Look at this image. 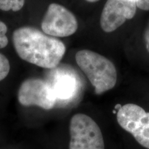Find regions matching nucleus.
<instances>
[{
    "label": "nucleus",
    "instance_id": "obj_10",
    "mask_svg": "<svg viewBox=\"0 0 149 149\" xmlns=\"http://www.w3.org/2000/svg\"><path fill=\"white\" fill-rule=\"evenodd\" d=\"M10 66L7 57L0 53V81L4 79L10 72Z\"/></svg>",
    "mask_w": 149,
    "mask_h": 149
},
{
    "label": "nucleus",
    "instance_id": "obj_4",
    "mask_svg": "<svg viewBox=\"0 0 149 149\" xmlns=\"http://www.w3.org/2000/svg\"><path fill=\"white\" fill-rule=\"evenodd\" d=\"M117 120L141 146L149 149V112L137 104H127L118 110Z\"/></svg>",
    "mask_w": 149,
    "mask_h": 149
},
{
    "label": "nucleus",
    "instance_id": "obj_12",
    "mask_svg": "<svg viewBox=\"0 0 149 149\" xmlns=\"http://www.w3.org/2000/svg\"><path fill=\"white\" fill-rule=\"evenodd\" d=\"M136 4L141 10H149V0H136Z\"/></svg>",
    "mask_w": 149,
    "mask_h": 149
},
{
    "label": "nucleus",
    "instance_id": "obj_14",
    "mask_svg": "<svg viewBox=\"0 0 149 149\" xmlns=\"http://www.w3.org/2000/svg\"><path fill=\"white\" fill-rule=\"evenodd\" d=\"M88 2H91V3H94V2H97V1H100V0H86Z\"/></svg>",
    "mask_w": 149,
    "mask_h": 149
},
{
    "label": "nucleus",
    "instance_id": "obj_3",
    "mask_svg": "<svg viewBox=\"0 0 149 149\" xmlns=\"http://www.w3.org/2000/svg\"><path fill=\"white\" fill-rule=\"evenodd\" d=\"M69 149H105L97 124L88 115L78 113L70 122Z\"/></svg>",
    "mask_w": 149,
    "mask_h": 149
},
{
    "label": "nucleus",
    "instance_id": "obj_11",
    "mask_svg": "<svg viewBox=\"0 0 149 149\" xmlns=\"http://www.w3.org/2000/svg\"><path fill=\"white\" fill-rule=\"evenodd\" d=\"M7 31H8V29H7L6 25L3 22L0 21V49L5 48L8 44V37L6 35Z\"/></svg>",
    "mask_w": 149,
    "mask_h": 149
},
{
    "label": "nucleus",
    "instance_id": "obj_8",
    "mask_svg": "<svg viewBox=\"0 0 149 149\" xmlns=\"http://www.w3.org/2000/svg\"><path fill=\"white\" fill-rule=\"evenodd\" d=\"M51 85L57 98V104H66L71 102L77 94V81L75 78L70 75L62 74L57 76Z\"/></svg>",
    "mask_w": 149,
    "mask_h": 149
},
{
    "label": "nucleus",
    "instance_id": "obj_9",
    "mask_svg": "<svg viewBox=\"0 0 149 149\" xmlns=\"http://www.w3.org/2000/svg\"><path fill=\"white\" fill-rule=\"evenodd\" d=\"M25 0H0V10L16 12L23 8Z\"/></svg>",
    "mask_w": 149,
    "mask_h": 149
},
{
    "label": "nucleus",
    "instance_id": "obj_6",
    "mask_svg": "<svg viewBox=\"0 0 149 149\" xmlns=\"http://www.w3.org/2000/svg\"><path fill=\"white\" fill-rule=\"evenodd\" d=\"M44 33L52 37H65L73 35L78 29L77 20L73 13L62 5H49L42 22Z\"/></svg>",
    "mask_w": 149,
    "mask_h": 149
},
{
    "label": "nucleus",
    "instance_id": "obj_13",
    "mask_svg": "<svg viewBox=\"0 0 149 149\" xmlns=\"http://www.w3.org/2000/svg\"><path fill=\"white\" fill-rule=\"evenodd\" d=\"M144 40L145 42V45H146V50L149 52V22L147 24L146 29L144 30Z\"/></svg>",
    "mask_w": 149,
    "mask_h": 149
},
{
    "label": "nucleus",
    "instance_id": "obj_5",
    "mask_svg": "<svg viewBox=\"0 0 149 149\" xmlns=\"http://www.w3.org/2000/svg\"><path fill=\"white\" fill-rule=\"evenodd\" d=\"M17 97L19 102L24 107L36 106L50 110L57 104L51 84L38 78H30L24 81L18 91Z\"/></svg>",
    "mask_w": 149,
    "mask_h": 149
},
{
    "label": "nucleus",
    "instance_id": "obj_1",
    "mask_svg": "<svg viewBox=\"0 0 149 149\" xmlns=\"http://www.w3.org/2000/svg\"><path fill=\"white\" fill-rule=\"evenodd\" d=\"M13 41L20 58L42 68H55L66 53V46L61 41L35 28L17 29Z\"/></svg>",
    "mask_w": 149,
    "mask_h": 149
},
{
    "label": "nucleus",
    "instance_id": "obj_15",
    "mask_svg": "<svg viewBox=\"0 0 149 149\" xmlns=\"http://www.w3.org/2000/svg\"><path fill=\"white\" fill-rule=\"evenodd\" d=\"M135 1H136V0H135Z\"/></svg>",
    "mask_w": 149,
    "mask_h": 149
},
{
    "label": "nucleus",
    "instance_id": "obj_2",
    "mask_svg": "<svg viewBox=\"0 0 149 149\" xmlns=\"http://www.w3.org/2000/svg\"><path fill=\"white\" fill-rule=\"evenodd\" d=\"M76 62L95 88L101 95L114 88L117 82V70L107 57L90 50H81L75 55Z\"/></svg>",
    "mask_w": 149,
    "mask_h": 149
},
{
    "label": "nucleus",
    "instance_id": "obj_7",
    "mask_svg": "<svg viewBox=\"0 0 149 149\" xmlns=\"http://www.w3.org/2000/svg\"><path fill=\"white\" fill-rule=\"evenodd\" d=\"M137 7L135 0H107L100 17L102 29L106 33L113 32L134 17Z\"/></svg>",
    "mask_w": 149,
    "mask_h": 149
}]
</instances>
